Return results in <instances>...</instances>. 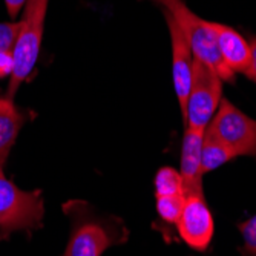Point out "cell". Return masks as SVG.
<instances>
[{
	"mask_svg": "<svg viewBox=\"0 0 256 256\" xmlns=\"http://www.w3.org/2000/svg\"><path fill=\"white\" fill-rule=\"evenodd\" d=\"M149 2L156 4L161 11H166L172 17L188 40L195 58L212 66L220 74L222 82H235V74L228 71L220 57L212 22L198 17L182 0H149Z\"/></svg>",
	"mask_w": 256,
	"mask_h": 256,
	"instance_id": "1",
	"label": "cell"
},
{
	"mask_svg": "<svg viewBox=\"0 0 256 256\" xmlns=\"http://www.w3.org/2000/svg\"><path fill=\"white\" fill-rule=\"evenodd\" d=\"M48 4L50 0H26L25 4V14L18 22V34L12 50L14 69L6 90L10 98H14L18 88L34 72L42 48Z\"/></svg>",
	"mask_w": 256,
	"mask_h": 256,
	"instance_id": "2",
	"label": "cell"
},
{
	"mask_svg": "<svg viewBox=\"0 0 256 256\" xmlns=\"http://www.w3.org/2000/svg\"><path fill=\"white\" fill-rule=\"evenodd\" d=\"M43 215L42 192L18 189L0 169V240H8L18 230L38 228Z\"/></svg>",
	"mask_w": 256,
	"mask_h": 256,
	"instance_id": "3",
	"label": "cell"
},
{
	"mask_svg": "<svg viewBox=\"0 0 256 256\" xmlns=\"http://www.w3.org/2000/svg\"><path fill=\"white\" fill-rule=\"evenodd\" d=\"M222 100V78L212 66L194 57L192 82L182 115L186 128L206 129Z\"/></svg>",
	"mask_w": 256,
	"mask_h": 256,
	"instance_id": "4",
	"label": "cell"
},
{
	"mask_svg": "<svg viewBox=\"0 0 256 256\" xmlns=\"http://www.w3.org/2000/svg\"><path fill=\"white\" fill-rule=\"evenodd\" d=\"M206 134L227 146L236 156L256 155V122L222 98Z\"/></svg>",
	"mask_w": 256,
	"mask_h": 256,
	"instance_id": "5",
	"label": "cell"
},
{
	"mask_svg": "<svg viewBox=\"0 0 256 256\" xmlns=\"http://www.w3.org/2000/svg\"><path fill=\"white\" fill-rule=\"evenodd\" d=\"M181 240L189 247L204 252L214 236V218L201 195H188L176 221Z\"/></svg>",
	"mask_w": 256,
	"mask_h": 256,
	"instance_id": "6",
	"label": "cell"
},
{
	"mask_svg": "<svg viewBox=\"0 0 256 256\" xmlns=\"http://www.w3.org/2000/svg\"><path fill=\"white\" fill-rule=\"evenodd\" d=\"M169 26V34H170V43H172V74H174V88L175 94L181 108V114L184 115L186 110V103H188L189 97V89H190V82H192V64H194V54L192 50L176 26V23L172 20V17L162 11Z\"/></svg>",
	"mask_w": 256,
	"mask_h": 256,
	"instance_id": "7",
	"label": "cell"
},
{
	"mask_svg": "<svg viewBox=\"0 0 256 256\" xmlns=\"http://www.w3.org/2000/svg\"><path fill=\"white\" fill-rule=\"evenodd\" d=\"M206 129L186 128L181 148V168L184 195H202V172H201V149Z\"/></svg>",
	"mask_w": 256,
	"mask_h": 256,
	"instance_id": "8",
	"label": "cell"
},
{
	"mask_svg": "<svg viewBox=\"0 0 256 256\" xmlns=\"http://www.w3.org/2000/svg\"><path fill=\"white\" fill-rule=\"evenodd\" d=\"M212 30L215 34L220 57L226 68L234 74H244L252 58L250 43L236 30L222 25V23L212 22Z\"/></svg>",
	"mask_w": 256,
	"mask_h": 256,
	"instance_id": "9",
	"label": "cell"
},
{
	"mask_svg": "<svg viewBox=\"0 0 256 256\" xmlns=\"http://www.w3.org/2000/svg\"><path fill=\"white\" fill-rule=\"evenodd\" d=\"M114 242L104 226L83 222L72 230L71 240L62 256H102Z\"/></svg>",
	"mask_w": 256,
	"mask_h": 256,
	"instance_id": "10",
	"label": "cell"
},
{
	"mask_svg": "<svg viewBox=\"0 0 256 256\" xmlns=\"http://www.w3.org/2000/svg\"><path fill=\"white\" fill-rule=\"evenodd\" d=\"M25 120V112L16 106L14 98L0 97V169H4Z\"/></svg>",
	"mask_w": 256,
	"mask_h": 256,
	"instance_id": "11",
	"label": "cell"
},
{
	"mask_svg": "<svg viewBox=\"0 0 256 256\" xmlns=\"http://www.w3.org/2000/svg\"><path fill=\"white\" fill-rule=\"evenodd\" d=\"M236 158V155L232 152L227 146L220 143L214 136L207 135L204 132L202 149H201V172L202 175L207 172H212L220 166L226 164L230 160Z\"/></svg>",
	"mask_w": 256,
	"mask_h": 256,
	"instance_id": "12",
	"label": "cell"
},
{
	"mask_svg": "<svg viewBox=\"0 0 256 256\" xmlns=\"http://www.w3.org/2000/svg\"><path fill=\"white\" fill-rule=\"evenodd\" d=\"M184 195L182 178L178 170L174 168H161L155 175V195L156 196H170V195Z\"/></svg>",
	"mask_w": 256,
	"mask_h": 256,
	"instance_id": "13",
	"label": "cell"
},
{
	"mask_svg": "<svg viewBox=\"0 0 256 256\" xmlns=\"http://www.w3.org/2000/svg\"><path fill=\"white\" fill-rule=\"evenodd\" d=\"M186 195H170V196H156V212L162 221L169 224H176L181 210L184 207Z\"/></svg>",
	"mask_w": 256,
	"mask_h": 256,
	"instance_id": "14",
	"label": "cell"
},
{
	"mask_svg": "<svg viewBox=\"0 0 256 256\" xmlns=\"http://www.w3.org/2000/svg\"><path fill=\"white\" fill-rule=\"evenodd\" d=\"M18 34V22L0 23V52L12 51Z\"/></svg>",
	"mask_w": 256,
	"mask_h": 256,
	"instance_id": "15",
	"label": "cell"
},
{
	"mask_svg": "<svg viewBox=\"0 0 256 256\" xmlns=\"http://www.w3.org/2000/svg\"><path fill=\"white\" fill-rule=\"evenodd\" d=\"M240 230L242 234V240L247 252L256 256V215H253L248 221L242 222L240 226Z\"/></svg>",
	"mask_w": 256,
	"mask_h": 256,
	"instance_id": "16",
	"label": "cell"
},
{
	"mask_svg": "<svg viewBox=\"0 0 256 256\" xmlns=\"http://www.w3.org/2000/svg\"><path fill=\"white\" fill-rule=\"evenodd\" d=\"M12 69H14V57H12V51L0 52V78L11 77Z\"/></svg>",
	"mask_w": 256,
	"mask_h": 256,
	"instance_id": "17",
	"label": "cell"
},
{
	"mask_svg": "<svg viewBox=\"0 0 256 256\" xmlns=\"http://www.w3.org/2000/svg\"><path fill=\"white\" fill-rule=\"evenodd\" d=\"M250 43V52H252V58H250V64L247 68V71L244 72V76H247L253 83H256V37H252Z\"/></svg>",
	"mask_w": 256,
	"mask_h": 256,
	"instance_id": "18",
	"label": "cell"
},
{
	"mask_svg": "<svg viewBox=\"0 0 256 256\" xmlns=\"http://www.w3.org/2000/svg\"><path fill=\"white\" fill-rule=\"evenodd\" d=\"M25 4H26V0H5L6 11H8L10 17L16 18V16L18 14V11L22 10V6Z\"/></svg>",
	"mask_w": 256,
	"mask_h": 256,
	"instance_id": "19",
	"label": "cell"
}]
</instances>
